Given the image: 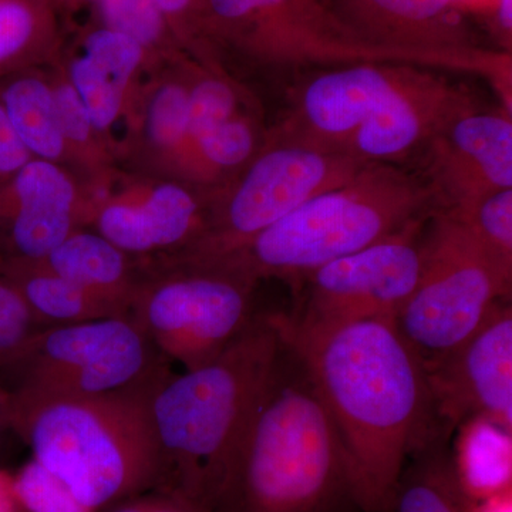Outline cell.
Here are the masks:
<instances>
[{"label": "cell", "mask_w": 512, "mask_h": 512, "mask_svg": "<svg viewBox=\"0 0 512 512\" xmlns=\"http://www.w3.org/2000/svg\"><path fill=\"white\" fill-rule=\"evenodd\" d=\"M278 318L338 431L357 510L390 511L407 461L444 433L423 363L394 319L296 328Z\"/></svg>", "instance_id": "cell-1"}, {"label": "cell", "mask_w": 512, "mask_h": 512, "mask_svg": "<svg viewBox=\"0 0 512 512\" xmlns=\"http://www.w3.org/2000/svg\"><path fill=\"white\" fill-rule=\"evenodd\" d=\"M284 348L278 315L256 316L217 359L168 373L151 397L154 490L227 512L256 407Z\"/></svg>", "instance_id": "cell-2"}, {"label": "cell", "mask_w": 512, "mask_h": 512, "mask_svg": "<svg viewBox=\"0 0 512 512\" xmlns=\"http://www.w3.org/2000/svg\"><path fill=\"white\" fill-rule=\"evenodd\" d=\"M163 379L103 396L9 393L10 426L80 503L106 511L156 488L150 404Z\"/></svg>", "instance_id": "cell-3"}, {"label": "cell", "mask_w": 512, "mask_h": 512, "mask_svg": "<svg viewBox=\"0 0 512 512\" xmlns=\"http://www.w3.org/2000/svg\"><path fill=\"white\" fill-rule=\"evenodd\" d=\"M350 510L357 507L338 431L284 338L256 407L227 512Z\"/></svg>", "instance_id": "cell-4"}, {"label": "cell", "mask_w": 512, "mask_h": 512, "mask_svg": "<svg viewBox=\"0 0 512 512\" xmlns=\"http://www.w3.org/2000/svg\"><path fill=\"white\" fill-rule=\"evenodd\" d=\"M434 210L423 177L397 165L369 163L348 183L316 195L218 262L252 281L276 276L299 282Z\"/></svg>", "instance_id": "cell-5"}, {"label": "cell", "mask_w": 512, "mask_h": 512, "mask_svg": "<svg viewBox=\"0 0 512 512\" xmlns=\"http://www.w3.org/2000/svg\"><path fill=\"white\" fill-rule=\"evenodd\" d=\"M421 254L419 282L394 323L429 370L466 342L510 295L512 271L443 210L427 218Z\"/></svg>", "instance_id": "cell-6"}, {"label": "cell", "mask_w": 512, "mask_h": 512, "mask_svg": "<svg viewBox=\"0 0 512 512\" xmlns=\"http://www.w3.org/2000/svg\"><path fill=\"white\" fill-rule=\"evenodd\" d=\"M5 367L19 376L8 393L40 396H103L170 372L131 315L43 329Z\"/></svg>", "instance_id": "cell-7"}, {"label": "cell", "mask_w": 512, "mask_h": 512, "mask_svg": "<svg viewBox=\"0 0 512 512\" xmlns=\"http://www.w3.org/2000/svg\"><path fill=\"white\" fill-rule=\"evenodd\" d=\"M202 9L224 35L288 72L403 63L454 73L437 57L363 42L340 19L333 0H202Z\"/></svg>", "instance_id": "cell-8"}, {"label": "cell", "mask_w": 512, "mask_h": 512, "mask_svg": "<svg viewBox=\"0 0 512 512\" xmlns=\"http://www.w3.org/2000/svg\"><path fill=\"white\" fill-rule=\"evenodd\" d=\"M255 281L218 268L137 292L130 315L167 360L208 365L254 322Z\"/></svg>", "instance_id": "cell-9"}, {"label": "cell", "mask_w": 512, "mask_h": 512, "mask_svg": "<svg viewBox=\"0 0 512 512\" xmlns=\"http://www.w3.org/2000/svg\"><path fill=\"white\" fill-rule=\"evenodd\" d=\"M427 218L305 276V293L295 313L285 315L288 322L296 328H329L396 318L419 282Z\"/></svg>", "instance_id": "cell-10"}, {"label": "cell", "mask_w": 512, "mask_h": 512, "mask_svg": "<svg viewBox=\"0 0 512 512\" xmlns=\"http://www.w3.org/2000/svg\"><path fill=\"white\" fill-rule=\"evenodd\" d=\"M363 42L437 57L454 73L487 80L511 111L510 52L484 46L457 0H333Z\"/></svg>", "instance_id": "cell-11"}, {"label": "cell", "mask_w": 512, "mask_h": 512, "mask_svg": "<svg viewBox=\"0 0 512 512\" xmlns=\"http://www.w3.org/2000/svg\"><path fill=\"white\" fill-rule=\"evenodd\" d=\"M366 164L346 151L275 138L229 200L208 251L217 261L237 251L316 195L348 183Z\"/></svg>", "instance_id": "cell-12"}, {"label": "cell", "mask_w": 512, "mask_h": 512, "mask_svg": "<svg viewBox=\"0 0 512 512\" xmlns=\"http://www.w3.org/2000/svg\"><path fill=\"white\" fill-rule=\"evenodd\" d=\"M426 376L434 413L448 437L473 421L511 436V306L498 302L480 328Z\"/></svg>", "instance_id": "cell-13"}, {"label": "cell", "mask_w": 512, "mask_h": 512, "mask_svg": "<svg viewBox=\"0 0 512 512\" xmlns=\"http://www.w3.org/2000/svg\"><path fill=\"white\" fill-rule=\"evenodd\" d=\"M426 147L423 178L436 210H464L484 195L512 188L510 111L476 107L451 121Z\"/></svg>", "instance_id": "cell-14"}, {"label": "cell", "mask_w": 512, "mask_h": 512, "mask_svg": "<svg viewBox=\"0 0 512 512\" xmlns=\"http://www.w3.org/2000/svg\"><path fill=\"white\" fill-rule=\"evenodd\" d=\"M476 107L470 89L450 80L447 72L410 66L359 128L348 153L365 163L396 165Z\"/></svg>", "instance_id": "cell-15"}, {"label": "cell", "mask_w": 512, "mask_h": 512, "mask_svg": "<svg viewBox=\"0 0 512 512\" xmlns=\"http://www.w3.org/2000/svg\"><path fill=\"white\" fill-rule=\"evenodd\" d=\"M410 66L414 64L353 63L329 67L298 90L275 138L348 153L359 128Z\"/></svg>", "instance_id": "cell-16"}, {"label": "cell", "mask_w": 512, "mask_h": 512, "mask_svg": "<svg viewBox=\"0 0 512 512\" xmlns=\"http://www.w3.org/2000/svg\"><path fill=\"white\" fill-rule=\"evenodd\" d=\"M19 208L10 227L16 254L40 262L72 235L73 185L46 161H33L16 177Z\"/></svg>", "instance_id": "cell-17"}, {"label": "cell", "mask_w": 512, "mask_h": 512, "mask_svg": "<svg viewBox=\"0 0 512 512\" xmlns=\"http://www.w3.org/2000/svg\"><path fill=\"white\" fill-rule=\"evenodd\" d=\"M197 212L190 192L177 185H161L140 207L106 208L99 229L121 251L144 254L185 241L197 225Z\"/></svg>", "instance_id": "cell-18"}, {"label": "cell", "mask_w": 512, "mask_h": 512, "mask_svg": "<svg viewBox=\"0 0 512 512\" xmlns=\"http://www.w3.org/2000/svg\"><path fill=\"white\" fill-rule=\"evenodd\" d=\"M143 52L136 40L107 26L87 36L84 56L73 63L72 77L92 126L106 128L116 119L124 87Z\"/></svg>", "instance_id": "cell-19"}, {"label": "cell", "mask_w": 512, "mask_h": 512, "mask_svg": "<svg viewBox=\"0 0 512 512\" xmlns=\"http://www.w3.org/2000/svg\"><path fill=\"white\" fill-rule=\"evenodd\" d=\"M447 434L440 433L404 467L390 512H473L476 500L458 478Z\"/></svg>", "instance_id": "cell-20"}, {"label": "cell", "mask_w": 512, "mask_h": 512, "mask_svg": "<svg viewBox=\"0 0 512 512\" xmlns=\"http://www.w3.org/2000/svg\"><path fill=\"white\" fill-rule=\"evenodd\" d=\"M40 262L46 271L113 299L131 311L136 293L127 286L124 251L103 235L72 234Z\"/></svg>", "instance_id": "cell-21"}, {"label": "cell", "mask_w": 512, "mask_h": 512, "mask_svg": "<svg viewBox=\"0 0 512 512\" xmlns=\"http://www.w3.org/2000/svg\"><path fill=\"white\" fill-rule=\"evenodd\" d=\"M13 285L35 318L46 328L130 315L127 306L97 295L45 268L35 269Z\"/></svg>", "instance_id": "cell-22"}, {"label": "cell", "mask_w": 512, "mask_h": 512, "mask_svg": "<svg viewBox=\"0 0 512 512\" xmlns=\"http://www.w3.org/2000/svg\"><path fill=\"white\" fill-rule=\"evenodd\" d=\"M6 114L29 151L56 158L63 150L64 137L57 120L53 93L35 79L10 84L3 96Z\"/></svg>", "instance_id": "cell-23"}, {"label": "cell", "mask_w": 512, "mask_h": 512, "mask_svg": "<svg viewBox=\"0 0 512 512\" xmlns=\"http://www.w3.org/2000/svg\"><path fill=\"white\" fill-rule=\"evenodd\" d=\"M447 212L463 222L491 255L512 271V188L484 195L464 210Z\"/></svg>", "instance_id": "cell-24"}, {"label": "cell", "mask_w": 512, "mask_h": 512, "mask_svg": "<svg viewBox=\"0 0 512 512\" xmlns=\"http://www.w3.org/2000/svg\"><path fill=\"white\" fill-rule=\"evenodd\" d=\"M13 485L23 512H96L33 458L13 477Z\"/></svg>", "instance_id": "cell-25"}, {"label": "cell", "mask_w": 512, "mask_h": 512, "mask_svg": "<svg viewBox=\"0 0 512 512\" xmlns=\"http://www.w3.org/2000/svg\"><path fill=\"white\" fill-rule=\"evenodd\" d=\"M46 329L30 311L18 288L0 281V369L9 365Z\"/></svg>", "instance_id": "cell-26"}, {"label": "cell", "mask_w": 512, "mask_h": 512, "mask_svg": "<svg viewBox=\"0 0 512 512\" xmlns=\"http://www.w3.org/2000/svg\"><path fill=\"white\" fill-rule=\"evenodd\" d=\"M101 9L107 28L131 37L143 49L160 40L167 23L157 0H101Z\"/></svg>", "instance_id": "cell-27"}, {"label": "cell", "mask_w": 512, "mask_h": 512, "mask_svg": "<svg viewBox=\"0 0 512 512\" xmlns=\"http://www.w3.org/2000/svg\"><path fill=\"white\" fill-rule=\"evenodd\" d=\"M237 96L229 84L221 80H205L198 84L188 101V136L197 141L211 128L235 116Z\"/></svg>", "instance_id": "cell-28"}, {"label": "cell", "mask_w": 512, "mask_h": 512, "mask_svg": "<svg viewBox=\"0 0 512 512\" xmlns=\"http://www.w3.org/2000/svg\"><path fill=\"white\" fill-rule=\"evenodd\" d=\"M195 143L210 163L218 167H235L251 156L255 136L249 124L234 116L202 134Z\"/></svg>", "instance_id": "cell-29"}, {"label": "cell", "mask_w": 512, "mask_h": 512, "mask_svg": "<svg viewBox=\"0 0 512 512\" xmlns=\"http://www.w3.org/2000/svg\"><path fill=\"white\" fill-rule=\"evenodd\" d=\"M188 101L190 94L180 86H167L158 92L151 104L150 136L161 146H173L188 134Z\"/></svg>", "instance_id": "cell-30"}, {"label": "cell", "mask_w": 512, "mask_h": 512, "mask_svg": "<svg viewBox=\"0 0 512 512\" xmlns=\"http://www.w3.org/2000/svg\"><path fill=\"white\" fill-rule=\"evenodd\" d=\"M39 28V15L28 0H0V64L28 49Z\"/></svg>", "instance_id": "cell-31"}, {"label": "cell", "mask_w": 512, "mask_h": 512, "mask_svg": "<svg viewBox=\"0 0 512 512\" xmlns=\"http://www.w3.org/2000/svg\"><path fill=\"white\" fill-rule=\"evenodd\" d=\"M57 120L64 138L84 141L90 133L92 120L79 93L72 86H62L53 93Z\"/></svg>", "instance_id": "cell-32"}, {"label": "cell", "mask_w": 512, "mask_h": 512, "mask_svg": "<svg viewBox=\"0 0 512 512\" xmlns=\"http://www.w3.org/2000/svg\"><path fill=\"white\" fill-rule=\"evenodd\" d=\"M29 148L10 123L8 114L0 106V174L19 171L28 164Z\"/></svg>", "instance_id": "cell-33"}, {"label": "cell", "mask_w": 512, "mask_h": 512, "mask_svg": "<svg viewBox=\"0 0 512 512\" xmlns=\"http://www.w3.org/2000/svg\"><path fill=\"white\" fill-rule=\"evenodd\" d=\"M130 503L133 512H212L181 495L160 490L137 495Z\"/></svg>", "instance_id": "cell-34"}, {"label": "cell", "mask_w": 512, "mask_h": 512, "mask_svg": "<svg viewBox=\"0 0 512 512\" xmlns=\"http://www.w3.org/2000/svg\"><path fill=\"white\" fill-rule=\"evenodd\" d=\"M495 30L503 40L504 50H511L512 35V0H497L494 8ZM511 53V52H510Z\"/></svg>", "instance_id": "cell-35"}, {"label": "cell", "mask_w": 512, "mask_h": 512, "mask_svg": "<svg viewBox=\"0 0 512 512\" xmlns=\"http://www.w3.org/2000/svg\"><path fill=\"white\" fill-rule=\"evenodd\" d=\"M157 3L167 19L187 18L195 9H202V0H157Z\"/></svg>", "instance_id": "cell-36"}, {"label": "cell", "mask_w": 512, "mask_h": 512, "mask_svg": "<svg viewBox=\"0 0 512 512\" xmlns=\"http://www.w3.org/2000/svg\"><path fill=\"white\" fill-rule=\"evenodd\" d=\"M0 512H23L13 485V477L0 471Z\"/></svg>", "instance_id": "cell-37"}, {"label": "cell", "mask_w": 512, "mask_h": 512, "mask_svg": "<svg viewBox=\"0 0 512 512\" xmlns=\"http://www.w3.org/2000/svg\"><path fill=\"white\" fill-rule=\"evenodd\" d=\"M473 512H511V491L476 501Z\"/></svg>", "instance_id": "cell-38"}, {"label": "cell", "mask_w": 512, "mask_h": 512, "mask_svg": "<svg viewBox=\"0 0 512 512\" xmlns=\"http://www.w3.org/2000/svg\"><path fill=\"white\" fill-rule=\"evenodd\" d=\"M6 426H10L9 393L0 386V433Z\"/></svg>", "instance_id": "cell-39"}, {"label": "cell", "mask_w": 512, "mask_h": 512, "mask_svg": "<svg viewBox=\"0 0 512 512\" xmlns=\"http://www.w3.org/2000/svg\"><path fill=\"white\" fill-rule=\"evenodd\" d=\"M387 512H390V511H387Z\"/></svg>", "instance_id": "cell-40"}]
</instances>
